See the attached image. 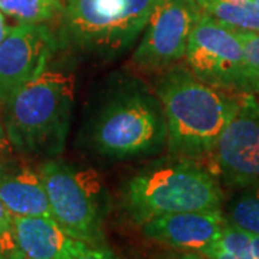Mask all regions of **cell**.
<instances>
[{
  "instance_id": "1",
  "label": "cell",
  "mask_w": 259,
  "mask_h": 259,
  "mask_svg": "<svg viewBox=\"0 0 259 259\" xmlns=\"http://www.w3.org/2000/svg\"><path fill=\"white\" fill-rule=\"evenodd\" d=\"M156 95L167 127V143L177 154L199 158L212 154L241 97L200 81L186 66L173 65L160 76Z\"/></svg>"
},
{
  "instance_id": "2",
  "label": "cell",
  "mask_w": 259,
  "mask_h": 259,
  "mask_svg": "<svg viewBox=\"0 0 259 259\" xmlns=\"http://www.w3.org/2000/svg\"><path fill=\"white\" fill-rule=\"evenodd\" d=\"M85 141L107 160L156 154L167 143L166 120L157 95L139 82H121L93 112Z\"/></svg>"
},
{
  "instance_id": "3",
  "label": "cell",
  "mask_w": 259,
  "mask_h": 259,
  "mask_svg": "<svg viewBox=\"0 0 259 259\" xmlns=\"http://www.w3.org/2000/svg\"><path fill=\"white\" fill-rule=\"evenodd\" d=\"M223 190L214 173L190 160L144 168L121 192V206L141 226L153 218L180 212L222 210Z\"/></svg>"
},
{
  "instance_id": "4",
  "label": "cell",
  "mask_w": 259,
  "mask_h": 259,
  "mask_svg": "<svg viewBox=\"0 0 259 259\" xmlns=\"http://www.w3.org/2000/svg\"><path fill=\"white\" fill-rule=\"evenodd\" d=\"M74 98L71 75L44 71L5 102L8 140L29 156H58L69 131Z\"/></svg>"
},
{
  "instance_id": "5",
  "label": "cell",
  "mask_w": 259,
  "mask_h": 259,
  "mask_svg": "<svg viewBox=\"0 0 259 259\" xmlns=\"http://www.w3.org/2000/svg\"><path fill=\"white\" fill-rule=\"evenodd\" d=\"M158 0H65L64 32L74 51L111 61L144 32Z\"/></svg>"
},
{
  "instance_id": "6",
  "label": "cell",
  "mask_w": 259,
  "mask_h": 259,
  "mask_svg": "<svg viewBox=\"0 0 259 259\" xmlns=\"http://www.w3.org/2000/svg\"><path fill=\"white\" fill-rule=\"evenodd\" d=\"M39 173L47 189L51 212L64 232L91 245L104 243V187L91 168L48 160Z\"/></svg>"
},
{
  "instance_id": "7",
  "label": "cell",
  "mask_w": 259,
  "mask_h": 259,
  "mask_svg": "<svg viewBox=\"0 0 259 259\" xmlns=\"http://www.w3.org/2000/svg\"><path fill=\"white\" fill-rule=\"evenodd\" d=\"M186 64L200 81L243 94V47L238 30L200 12L194 20L185 54Z\"/></svg>"
},
{
  "instance_id": "8",
  "label": "cell",
  "mask_w": 259,
  "mask_h": 259,
  "mask_svg": "<svg viewBox=\"0 0 259 259\" xmlns=\"http://www.w3.org/2000/svg\"><path fill=\"white\" fill-rule=\"evenodd\" d=\"M214 176L223 185L245 189L259 182V101L241 94L239 107L212 151Z\"/></svg>"
},
{
  "instance_id": "9",
  "label": "cell",
  "mask_w": 259,
  "mask_h": 259,
  "mask_svg": "<svg viewBox=\"0 0 259 259\" xmlns=\"http://www.w3.org/2000/svg\"><path fill=\"white\" fill-rule=\"evenodd\" d=\"M199 13L196 0H158L144 29V36L133 54V64L147 71H160L176 65L185 58Z\"/></svg>"
},
{
  "instance_id": "10",
  "label": "cell",
  "mask_w": 259,
  "mask_h": 259,
  "mask_svg": "<svg viewBox=\"0 0 259 259\" xmlns=\"http://www.w3.org/2000/svg\"><path fill=\"white\" fill-rule=\"evenodd\" d=\"M56 40L44 23H19L0 44V102L47 71Z\"/></svg>"
},
{
  "instance_id": "11",
  "label": "cell",
  "mask_w": 259,
  "mask_h": 259,
  "mask_svg": "<svg viewBox=\"0 0 259 259\" xmlns=\"http://www.w3.org/2000/svg\"><path fill=\"white\" fill-rule=\"evenodd\" d=\"M226 223L222 210H196L157 216L140 228L150 241L197 253L219 239Z\"/></svg>"
},
{
  "instance_id": "12",
  "label": "cell",
  "mask_w": 259,
  "mask_h": 259,
  "mask_svg": "<svg viewBox=\"0 0 259 259\" xmlns=\"http://www.w3.org/2000/svg\"><path fill=\"white\" fill-rule=\"evenodd\" d=\"M71 239L54 218L13 216V242L20 259H61Z\"/></svg>"
},
{
  "instance_id": "13",
  "label": "cell",
  "mask_w": 259,
  "mask_h": 259,
  "mask_svg": "<svg viewBox=\"0 0 259 259\" xmlns=\"http://www.w3.org/2000/svg\"><path fill=\"white\" fill-rule=\"evenodd\" d=\"M0 200L13 216L52 218L47 189L39 170L20 168L0 179Z\"/></svg>"
},
{
  "instance_id": "14",
  "label": "cell",
  "mask_w": 259,
  "mask_h": 259,
  "mask_svg": "<svg viewBox=\"0 0 259 259\" xmlns=\"http://www.w3.org/2000/svg\"><path fill=\"white\" fill-rule=\"evenodd\" d=\"M200 12L238 32H259V9L252 2L196 0Z\"/></svg>"
},
{
  "instance_id": "15",
  "label": "cell",
  "mask_w": 259,
  "mask_h": 259,
  "mask_svg": "<svg viewBox=\"0 0 259 259\" xmlns=\"http://www.w3.org/2000/svg\"><path fill=\"white\" fill-rule=\"evenodd\" d=\"M252 236L249 232L228 222L219 239L197 253L204 259H253Z\"/></svg>"
},
{
  "instance_id": "16",
  "label": "cell",
  "mask_w": 259,
  "mask_h": 259,
  "mask_svg": "<svg viewBox=\"0 0 259 259\" xmlns=\"http://www.w3.org/2000/svg\"><path fill=\"white\" fill-rule=\"evenodd\" d=\"M0 12L20 23H44L62 15L61 0H0Z\"/></svg>"
},
{
  "instance_id": "17",
  "label": "cell",
  "mask_w": 259,
  "mask_h": 259,
  "mask_svg": "<svg viewBox=\"0 0 259 259\" xmlns=\"http://www.w3.org/2000/svg\"><path fill=\"white\" fill-rule=\"evenodd\" d=\"M241 190L228 207L226 221L252 235H259V182Z\"/></svg>"
},
{
  "instance_id": "18",
  "label": "cell",
  "mask_w": 259,
  "mask_h": 259,
  "mask_svg": "<svg viewBox=\"0 0 259 259\" xmlns=\"http://www.w3.org/2000/svg\"><path fill=\"white\" fill-rule=\"evenodd\" d=\"M243 47V94L259 95V32H239Z\"/></svg>"
},
{
  "instance_id": "19",
  "label": "cell",
  "mask_w": 259,
  "mask_h": 259,
  "mask_svg": "<svg viewBox=\"0 0 259 259\" xmlns=\"http://www.w3.org/2000/svg\"><path fill=\"white\" fill-rule=\"evenodd\" d=\"M61 259H118L104 245H91L87 242L71 239Z\"/></svg>"
},
{
  "instance_id": "20",
  "label": "cell",
  "mask_w": 259,
  "mask_h": 259,
  "mask_svg": "<svg viewBox=\"0 0 259 259\" xmlns=\"http://www.w3.org/2000/svg\"><path fill=\"white\" fill-rule=\"evenodd\" d=\"M0 242L3 246V259L12 258L16 253L13 242V214L0 200Z\"/></svg>"
},
{
  "instance_id": "21",
  "label": "cell",
  "mask_w": 259,
  "mask_h": 259,
  "mask_svg": "<svg viewBox=\"0 0 259 259\" xmlns=\"http://www.w3.org/2000/svg\"><path fill=\"white\" fill-rule=\"evenodd\" d=\"M8 25H6V20H5V16H3V13L0 12V44H2V40L5 39L6 36V33H8Z\"/></svg>"
},
{
  "instance_id": "22",
  "label": "cell",
  "mask_w": 259,
  "mask_h": 259,
  "mask_svg": "<svg viewBox=\"0 0 259 259\" xmlns=\"http://www.w3.org/2000/svg\"><path fill=\"white\" fill-rule=\"evenodd\" d=\"M252 253L253 259H259V235L252 236Z\"/></svg>"
},
{
  "instance_id": "23",
  "label": "cell",
  "mask_w": 259,
  "mask_h": 259,
  "mask_svg": "<svg viewBox=\"0 0 259 259\" xmlns=\"http://www.w3.org/2000/svg\"><path fill=\"white\" fill-rule=\"evenodd\" d=\"M5 146H6V130H5L2 121H0V153L3 151Z\"/></svg>"
},
{
  "instance_id": "24",
  "label": "cell",
  "mask_w": 259,
  "mask_h": 259,
  "mask_svg": "<svg viewBox=\"0 0 259 259\" xmlns=\"http://www.w3.org/2000/svg\"><path fill=\"white\" fill-rule=\"evenodd\" d=\"M179 259H204L203 256H200L199 253L196 252H186L185 255H182Z\"/></svg>"
},
{
  "instance_id": "25",
  "label": "cell",
  "mask_w": 259,
  "mask_h": 259,
  "mask_svg": "<svg viewBox=\"0 0 259 259\" xmlns=\"http://www.w3.org/2000/svg\"><path fill=\"white\" fill-rule=\"evenodd\" d=\"M5 175H6V168H5V167L0 164V179L5 176Z\"/></svg>"
},
{
  "instance_id": "26",
  "label": "cell",
  "mask_w": 259,
  "mask_h": 259,
  "mask_svg": "<svg viewBox=\"0 0 259 259\" xmlns=\"http://www.w3.org/2000/svg\"><path fill=\"white\" fill-rule=\"evenodd\" d=\"M225 2H238V3H248V2H252V0H225Z\"/></svg>"
},
{
  "instance_id": "27",
  "label": "cell",
  "mask_w": 259,
  "mask_h": 259,
  "mask_svg": "<svg viewBox=\"0 0 259 259\" xmlns=\"http://www.w3.org/2000/svg\"><path fill=\"white\" fill-rule=\"evenodd\" d=\"M252 3L255 5V8H256V9H259V0H252Z\"/></svg>"
},
{
  "instance_id": "28",
  "label": "cell",
  "mask_w": 259,
  "mask_h": 259,
  "mask_svg": "<svg viewBox=\"0 0 259 259\" xmlns=\"http://www.w3.org/2000/svg\"><path fill=\"white\" fill-rule=\"evenodd\" d=\"M0 259H3V246H2V242H0Z\"/></svg>"
}]
</instances>
